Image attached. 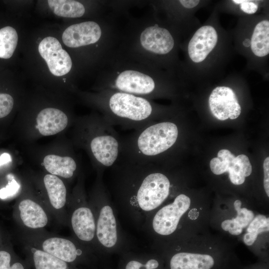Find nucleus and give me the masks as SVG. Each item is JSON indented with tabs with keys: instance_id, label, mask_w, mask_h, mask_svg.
I'll use <instances>...</instances> for the list:
<instances>
[{
	"instance_id": "nucleus-1",
	"label": "nucleus",
	"mask_w": 269,
	"mask_h": 269,
	"mask_svg": "<svg viewBox=\"0 0 269 269\" xmlns=\"http://www.w3.org/2000/svg\"><path fill=\"white\" fill-rule=\"evenodd\" d=\"M109 169L108 191L118 213L141 230L148 217L169 196L173 186L169 177L154 164L121 157Z\"/></svg>"
},
{
	"instance_id": "nucleus-2",
	"label": "nucleus",
	"mask_w": 269,
	"mask_h": 269,
	"mask_svg": "<svg viewBox=\"0 0 269 269\" xmlns=\"http://www.w3.org/2000/svg\"><path fill=\"white\" fill-rule=\"evenodd\" d=\"M89 200L95 215L96 242L102 259L133 250L131 239L121 225L117 210L103 182V173H98Z\"/></svg>"
},
{
	"instance_id": "nucleus-3",
	"label": "nucleus",
	"mask_w": 269,
	"mask_h": 269,
	"mask_svg": "<svg viewBox=\"0 0 269 269\" xmlns=\"http://www.w3.org/2000/svg\"><path fill=\"white\" fill-rule=\"evenodd\" d=\"M80 140L92 158L98 173L110 169L119 160L122 139L112 126L104 117L81 122Z\"/></svg>"
},
{
	"instance_id": "nucleus-4",
	"label": "nucleus",
	"mask_w": 269,
	"mask_h": 269,
	"mask_svg": "<svg viewBox=\"0 0 269 269\" xmlns=\"http://www.w3.org/2000/svg\"><path fill=\"white\" fill-rule=\"evenodd\" d=\"M107 102L104 118L113 126L136 130L153 122L152 106L143 98L116 92L109 97Z\"/></svg>"
},
{
	"instance_id": "nucleus-5",
	"label": "nucleus",
	"mask_w": 269,
	"mask_h": 269,
	"mask_svg": "<svg viewBox=\"0 0 269 269\" xmlns=\"http://www.w3.org/2000/svg\"><path fill=\"white\" fill-rule=\"evenodd\" d=\"M81 178L68 202V223L74 238L91 249L102 259L96 238V217L93 207L87 199Z\"/></svg>"
},
{
	"instance_id": "nucleus-6",
	"label": "nucleus",
	"mask_w": 269,
	"mask_h": 269,
	"mask_svg": "<svg viewBox=\"0 0 269 269\" xmlns=\"http://www.w3.org/2000/svg\"><path fill=\"white\" fill-rule=\"evenodd\" d=\"M26 238L28 244L75 266H90L100 259L93 250L74 238L45 236L32 232Z\"/></svg>"
},
{
	"instance_id": "nucleus-7",
	"label": "nucleus",
	"mask_w": 269,
	"mask_h": 269,
	"mask_svg": "<svg viewBox=\"0 0 269 269\" xmlns=\"http://www.w3.org/2000/svg\"><path fill=\"white\" fill-rule=\"evenodd\" d=\"M190 204L188 196L183 193L178 194L172 202L153 211L146 220L141 230L156 240L172 236L177 231L180 220Z\"/></svg>"
},
{
	"instance_id": "nucleus-8",
	"label": "nucleus",
	"mask_w": 269,
	"mask_h": 269,
	"mask_svg": "<svg viewBox=\"0 0 269 269\" xmlns=\"http://www.w3.org/2000/svg\"><path fill=\"white\" fill-rule=\"evenodd\" d=\"M211 171L216 175L229 173L231 182L235 185L243 184L246 177L251 175L252 167L248 157L245 154L235 156L228 149H223L218 153V157L210 162Z\"/></svg>"
},
{
	"instance_id": "nucleus-9",
	"label": "nucleus",
	"mask_w": 269,
	"mask_h": 269,
	"mask_svg": "<svg viewBox=\"0 0 269 269\" xmlns=\"http://www.w3.org/2000/svg\"><path fill=\"white\" fill-rule=\"evenodd\" d=\"M38 50L53 75L62 76L71 70L72 66L71 57L55 37L44 38L39 43Z\"/></svg>"
},
{
	"instance_id": "nucleus-10",
	"label": "nucleus",
	"mask_w": 269,
	"mask_h": 269,
	"mask_svg": "<svg viewBox=\"0 0 269 269\" xmlns=\"http://www.w3.org/2000/svg\"><path fill=\"white\" fill-rule=\"evenodd\" d=\"M166 269H216V258L208 254L177 251L160 254Z\"/></svg>"
},
{
	"instance_id": "nucleus-11",
	"label": "nucleus",
	"mask_w": 269,
	"mask_h": 269,
	"mask_svg": "<svg viewBox=\"0 0 269 269\" xmlns=\"http://www.w3.org/2000/svg\"><path fill=\"white\" fill-rule=\"evenodd\" d=\"M210 111L217 119L224 121L237 118L241 108L237 97L232 89L225 86L215 88L209 98Z\"/></svg>"
},
{
	"instance_id": "nucleus-12",
	"label": "nucleus",
	"mask_w": 269,
	"mask_h": 269,
	"mask_svg": "<svg viewBox=\"0 0 269 269\" xmlns=\"http://www.w3.org/2000/svg\"><path fill=\"white\" fill-rule=\"evenodd\" d=\"M16 209L19 222L27 230L38 232L48 224L49 217L46 208L33 199H21Z\"/></svg>"
},
{
	"instance_id": "nucleus-13",
	"label": "nucleus",
	"mask_w": 269,
	"mask_h": 269,
	"mask_svg": "<svg viewBox=\"0 0 269 269\" xmlns=\"http://www.w3.org/2000/svg\"><path fill=\"white\" fill-rule=\"evenodd\" d=\"M100 26L94 21H85L68 27L63 32L62 39L69 47L77 48L97 42L101 36Z\"/></svg>"
},
{
	"instance_id": "nucleus-14",
	"label": "nucleus",
	"mask_w": 269,
	"mask_h": 269,
	"mask_svg": "<svg viewBox=\"0 0 269 269\" xmlns=\"http://www.w3.org/2000/svg\"><path fill=\"white\" fill-rule=\"evenodd\" d=\"M218 35L215 29L210 25L202 26L191 38L188 47L190 59L194 62L203 61L215 47Z\"/></svg>"
},
{
	"instance_id": "nucleus-15",
	"label": "nucleus",
	"mask_w": 269,
	"mask_h": 269,
	"mask_svg": "<svg viewBox=\"0 0 269 269\" xmlns=\"http://www.w3.org/2000/svg\"><path fill=\"white\" fill-rule=\"evenodd\" d=\"M116 87L123 92L147 95L155 89L153 80L149 76L134 70H126L117 77Z\"/></svg>"
},
{
	"instance_id": "nucleus-16",
	"label": "nucleus",
	"mask_w": 269,
	"mask_h": 269,
	"mask_svg": "<svg viewBox=\"0 0 269 269\" xmlns=\"http://www.w3.org/2000/svg\"><path fill=\"white\" fill-rule=\"evenodd\" d=\"M140 40L145 49L159 54L168 53L174 45V39L170 32L157 25L145 29L140 35Z\"/></svg>"
},
{
	"instance_id": "nucleus-17",
	"label": "nucleus",
	"mask_w": 269,
	"mask_h": 269,
	"mask_svg": "<svg viewBox=\"0 0 269 269\" xmlns=\"http://www.w3.org/2000/svg\"><path fill=\"white\" fill-rule=\"evenodd\" d=\"M118 269H166L159 254L134 250L120 255Z\"/></svg>"
},
{
	"instance_id": "nucleus-18",
	"label": "nucleus",
	"mask_w": 269,
	"mask_h": 269,
	"mask_svg": "<svg viewBox=\"0 0 269 269\" xmlns=\"http://www.w3.org/2000/svg\"><path fill=\"white\" fill-rule=\"evenodd\" d=\"M68 124V117L62 111L55 108H46L37 114L35 127L42 135L49 136L62 132Z\"/></svg>"
},
{
	"instance_id": "nucleus-19",
	"label": "nucleus",
	"mask_w": 269,
	"mask_h": 269,
	"mask_svg": "<svg viewBox=\"0 0 269 269\" xmlns=\"http://www.w3.org/2000/svg\"><path fill=\"white\" fill-rule=\"evenodd\" d=\"M49 208L56 214L64 212L68 203L66 186L62 179L54 175L46 174L43 179Z\"/></svg>"
},
{
	"instance_id": "nucleus-20",
	"label": "nucleus",
	"mask_w": 269,
	"mask_h": 269,
	"mask_svg": "<svg viewBox=\"0 0 269 269\" xmlns=\"http://www.w3.org/2000/svg\"><path fill=\"white\" fill-rule=\"evenodd\" d=\"M27 247V260L33 269H78L29 244Z\"/></svg>"
},
{
	"instance_id": "nucleus-21",
	"label": "nucleus",
	"mask_w": 269,
	"mask_h": 269,
	"mask_svg": "<svg viewBox=\"0 0 269 269\" xmlns=\"http://www.w3.org/2000/svg\"><path fill=\"white\" fill-rule=\"evenodd\" d=\"M43 164L49 174L66 179L75 176L78 168V164L73 157L53 154L46 155Z\"/></svg>"
},
{
	"instance_id": "nucleus-22",
	"label": "nucleus",
	"mask_w": 269,
	"mask_h": 269,
	"mask_svg": "<svg viewBox=\"0 0 269 269\" xmlns=\"http://www.w3.org/2000/svg\"><path fill=\"white\" fill-rule=\"evenodd\" d=\"M241 205L240 200H236L234 206L237 211L236 217L232 219L225 220L221 224L222 228L233 235L241 234L243 229L248 226L255 217L252 211L246 208H241Z\"/></svg>"
},
{
	"instance_id": "nucleus-23",
	"label": "nucleus",
	"mask_w": 269,
	"mask_h": 269,
	"mask_svg": "<svg viewBox=\"0 0 269 269\" xmlns=\"http://www.w3.org/2000/svg\"><path fill=\"white\" fill-rule=\"evenodd\" d=\"M251 47L254 54L264 57L269 53V22L263 20L256 26L251 41Z\"/></svg>"
},
{
	"instance_id": "nucleus-24",
	"label": "nucleus",
	"mask_w": 269,
	"mask_h": 269,
	"mask_svg": "<svg viewBox=\"0 0 269 269\" xmlns=\"http://www.w3.org/2000/svg\"><path fill=\"white\" fill-rule=\"evenodd\" d=\"M47 2L54 14L59 16L79 17L82 16L85 11L84 5L76 0H49Z\"/></svg>"
},
{
	"instance_id": "nucleus-25",
	"label": "nucleus",
	"mask_w": 269,
	"mask_h": 269,
	"mask_svg": "<svg viewBox=\"0 0 269 269\" xmlns=\"http://www.w3.org/2000/svg\"><path fill=\"white\" fill-rule=\"evenodd\" d=\"M18 34L12 27L7 26L0 29V58H10L17 46Z\"/></svg>"
},
{
	"instance_id": "nucleus-26",
	"label": "nucleus",
	"mask_w": 269,
	"mask_h": 269,
	"mask_svg": "<svg viewBox=\"0 0 269 269\" xmlns=\"http://www.w3.org/2000/svg\"><path fill=\"white\" fill-rule=\"evenodd\" d=\"M248 227L247 233L244 235L243 241L246 245L251 246L260 233L269 231V218L263 215H258L254 217Z\"/></svg>"
},
{
	"instance_id": "nucleus-27",
	"label": "nucleus",
	"mask_w": 269,
	"mask_h": 269,
	"mask_svg": "<svg viewBox=\"0 0 269 269\" xmlns=\"http://www.w3.org/2000/svg\"><path fill=\"white\" fill-rule=\"evenodd\" d=\"M26 260H22L6 250H0V269H30Z\"/></svg>"
},
{
	"instance_id": "nucleus-28",
	"label": "nucleus",
	"mask_w": 269,
	"mask_h": 269,
	"mask_svg": "<svg viewBox=\"0 0 269 269\" xmlns=\"http://www.w3.org/2000/svg\"><path fill=\"white\" fill-rule=\"evenodd\" d=\"M7 178L8 179L7 184L0 189V198L1 199L13 196L18 192L20 188V185L12 174H8Z\"/></svg>"
},
{
	"instance_id": "nucleus-29",
	"label": "nucleus",
	"mask_w": 269,
	"mask_h": 269,
	"mask_svg": "<svg viewBox=\"0 0 269 269\" xmlns=\"http://www.w3.org/2000/svg\"><path fill=\"white\" fill-rule=\"evenodd\" d=\"M14 104L12 97L6 93H0V118L7 116L11 111Z\"/></svg>"
},
{
	"instance_id": "nucleus-30",
	"label": "nucleus",
	"mask_w": 269,
	"mask_h": 269,
	"mask_svg": "<svg viewBox=\"0 0 269 269\" xmlns=\"http://www.w3.org/2000/svg\"><path fill=\"white\" fill-rule=\"evenodd\" d=\"M232 1L236 4H240L241 10L248 14L255 13L258 8V5L251 0H234Z\"/></svg>"
},
{
	"instance_id": "nucleus-31",
	"label": "nucleus",
	"mask_w": 269,
	"mask_h": 269,
	"mask_svg": "<svg viewBox=\"0 0 269 269\" xmlns=\"http://www.w3.org/2000/svg\"><path fill=\"white\" fill-rule=\"evenodd\" d=\"M264 178V186L266 193L269 196V157L266 158L263 164Z\"/></svg>"
},
{
	"instance_id": "nucleus-32",
	"label": "nucleus",
	"mask_w": 269,
	"mask_h": 269,
	"mask_svg": "<svg viewBox=\"0 0 269 269\" xmlns=\"http://www.w3.org/2000/svg\"><path fill=\"white\" fill-rule=\"evenodd\" d=\"M179 2L187 8H192L195 7L199 3L198 0H180Z\"/></svg>"
},
{
	"instance_id": "nucleus-33",
	"label": "nucleus",
	"mask_w": 269,
	"mask_h": 269,
	"mask_svg": "<svg viewBox=\"0 0 269 269\" xmlns=\"http://www.w3.org/2000/svg\"><path fill=\"white\" fill-rule=\"evenodd\" d=\"M11 157L9 153H3L0 155V166L11 162Z\"/></svg>"
},
{
	"instance_id": "nucleus-34",
	"label": "nucleus",
	"mask_w": 269,
	"mask_h": 269,
	"mask_svg": "<svg viewBox=\"0 0 269 269\" xmlns=\"http://www.w3.org/2000/svg\"><path fill=\"white\" fill-rule=\"evenodd\" d=\"M243 44L246 47H249L251 46V40L249 39H245L244 40Z\"/></svg>"
},
{
	"instance_id": "nucleus-35",
	"label": "nucleus",
	"mask_w": 269,
	"mask_h": 269,
	"mask_svg": "<svg viewBox=\"0 0 269 269\" xmlns=\"http://www.w3.org/2000/svg\"><path fill=\"white\" fill-rule=\"evenodd\" d=\"M265 266H255V267L251 268L249 269H267L266 268H264Z\"/></svg>"
}]
</instances>
